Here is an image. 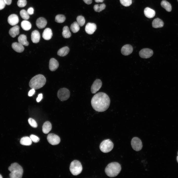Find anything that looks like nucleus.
<instances>
[{
	"label": "nucleus",
	"mask_w": 178,
	"mask_h": 178,
	"mask_svg": "<svg viewBox=\"0 0 178 178\" xmlns=\"http://www.w3.org/2000/svg\"><path fill=\"white\" fill-rule=\"evenodd\" d=\"M30 137L33 142L36 143L38 142L40 140V138L38 136L33 134H31L30 136Z\"/></svg>",
	"instance_id": "38"
},
{
	"label": "nucleus",
	"mask_w": 178,
	"mask_h": 178,
	"mask_svg": "<svg viewBox=\"0 0 178 178\" xmlns=\"http://www.w3.org/2000/svg\"><path fill=\"white\" fill-rule=\"evenodd\" d=\"M59 66V63L56 59L53 58L50 59L49 64V68L50 71H55L57 69Z\"/></svg>",
	"instance_id": "15"
},
{
	"label": "nucleus",
	"mask_w": 178,
	"mask_h": 178,
	"mask_svg": "<svg viewBox=\"0 0 178 178\" xmlns=\"http://www.w3.org/2000/svg\"><path fill=\"white\" fill-rule=\"evenodd\" d=\"M5 1L6 4L9 5H10L12 2V0H4Z\"/></svg>",
	"instance_id": "44"
},
{
	"label": "nucleus",
	"mask_w": 178,
	"mask_h": 178,
	"mask_svg": "<svg viewBox=\"0 0 178 178\" xmlns=\"http://www.w3.org/2000/svg\"><path fill=\"white\" fill-rule=\"evenodd\" d=\"M62 35L64 38H69L71 36L68 27L67 26H64L63 29Z\"/></svg>",
	"instance_id": "28"
},
{
	"label": "nucleus",
	"mask_w": 178,
	"mask_h": 178,
	"mask_svg": "<svg viewBox=\"0 0 178 178\" xmlns=\"http://www.w3.org/2000/svg\"><path fill=\"white\" fill-rule=\"evenodd\" d=\"M20 27L17 25H14L9 30V33L11 37L13 38L15 37L18 35L19 33Z\"/></svg>",
	"instance_id": "20"
},
{
	"label": "nucleus",
	"mask_w": 178,
	"mask_h": 178,
	"mask_svg": "<svg viewBox=\"0 0 178 178\" xmlns=\"http://www.w3.org/2000/svg\"><path fill=\"white\" fill-rule=\"evenodd\" d=\"M27 4V1L26 0H18L17 4L20 7H23L26 6Z\"/></svg>",
	"instance_id": "37"
},
{
	"label": "nucleus",
	"mask_w": 178,
	"mask_h": 178,
	"mask_svg": "<svg viewBox=\"0 0 178 178\" xmlns=\"http://www.w3.org/2000/svg\"><path fill=\"white\" fill-rule=\"evenodd\" d=\"M42 128L43 132L45 134H48L51 130V124L49 121H46L43 124Z\"/></svg>",
	"instance_id": "22"
},
{
	"label": "nucleus",
	"mask_w": 178,
	"mask_h": 178,
	"mask_svg": "<svg viewBox=\"0 0 178 178\" xmlns=\"http://www.w3.org/2000/svg\"><path fill=\"white\" fill-rule=\"evenodd\" d=\"M153 51L148 48L143 49L139 52L140 56L141 58L145 59L150 58L153 55Z\"/></svg>",
	"instance_id": "10"
},
{
	"label": "nucleus",
	"mask_w": 178,
	"mask_h": 178,
	"mask_svg": "<svg viewBox=\"0 0 178 178\" xmlns=\"http://www.w3.org/2000/svg\"><path fill=\"white\" fill-rule=\"evenodd\" d=\"M27 12L29 15H32L34 13V9L32 7H30L27 9Z\"/></svg>",
	"instance_id": "40"
},
{
	"label": "nucleus",
	"mask_w": 178,
	"mask_h": 178,
	"mask_svg": "<svg viewBox=\"0 0 178 178\" xmlns=\"http://www.w3.org/2000/svg\"><path fill=\"white\" fill-rule=\"evenodd\" d=\"M69 169L73 175L76 176L81 173L82 170V167L80 162L79 161L74 160L71 162Z\"/></svg>",
	"instance_id": "5"
},
{
	"label": "nucleus",
	"mask_w": 178,
	"mask_h": 178,
	"mask_svg": "<svg viewBox=\"0 0 178 178\" xmlns=\"http://www.w3.org/2000/svg\"><path fill=\"white\" fill-rule=\"evenodd\" d=\"M104 0H95V1L96 2H102Z\"/></svg>",
	"instance_id": "45"
},
{
	"label": "nucleus",
	"mask_w": 178,
	"mask_h": 178,
	"mask_svg": "<svg viewBox=\"0 0 178 178\" xmlns=\"http://www.w3.org/2000/svg\"><path fill=\"white\" fill-rule=\"evenodd\" d=\"M69 51V49L68 47L65 46L60 48L58 50L57 54L60 56H64L68 53Z\"/></svg>",
	"instance_id": "26"
},
{
	"label": "nucleus",
	"mask_w": 178,
	"mask_h": 178,
	"mask_svg": "<svg viewBox=\"0 0 178 178\" xmlns=\"http://www.w3.org/2000/svg\"><path fill=\"white\" fill-rule=\"evenodd\" d=\"M20 142V144L22 145L29 146L32 143V140L30 137L24 136L21 139Z\"/></svg>",
	"instance_id": "24"
},
{
	"label": "nucleus",
	"mask_w": 178,
	"mask_h": 178,
	"mask_svg": "<svg viewBox=\"0 0 178 178\" xmlns=\"http://www.w3.org/2000/svg\"><path fill=\"white\" fill-rule=\"evenodd\" d=\"M131 145L133 149L136 151L140 150L142 147V141L138 138L133 137L131 141Z\"/></svg>",
	"instance_id": "8"
},
{
	"label": "nucleus",
	"mask_w": 178,
	"mask_h": 178,
	"mask_svg": "<svg viewBox=\"0 0 178 178\" xmlns=\"http://www.w3.org/2000/svg\"><path fill=\"white\" fill-rule=\"evenodd\" d=\"M164 24L163 21L158 18L154 19L152 22V26L154 28L162 27L163 26Z\"/></svg>",
	"instance_id": "23"
},
{
	"label": "nucleus",
	"mask_w": 178,
	"mask_h": 178,
	"mask_svg": "<svg viewBox=\"0 0 178 178\" xmlns=\"http://www.w3.org/2000/svg\"><path fill=\"white\" fill-rule=\"evenodd\" d=\"M106 7V5L104 3L100 5L98 4L94 5L93 9L94 11L96 12H100L104 9Z\"/></svg>",
	"instance_id": "31"
},
{
	"label": "nucleus",
	"mask_w": 178,
	"mask_h": 178,
	"mask_svg": "<svg viewBox=\"0 0 178 178\" xmlns=\"http://www.w3.org/2000/svg\"><path fill=\"white\" fill-rule=\"evenodd\" d=\"M12 47L14 50L19 53L23 52L24 49L23 45L19 42L13 43L12 44Z\"/></svg>",
	"instance_id": "19"
},
{
	"label": "nucleus",
	"mask_w": 178,
	"mask_h": 178,
	"mask_svg": "<svg viewBox=\"0 0 178 178\" xmlns=\"http://www.w3.org/2000/svg\"><path fill=\"white\" fill-rule=\"evenodd\" d=\"M178 156L177 157V162L178 163Z\"/></svg>",
	"instance_id": "46"
},
{
	"label": "nucleus",
	"mask_w": 178,
	"mask_h": 178,
	"mask_svg": "<svg viewBox=\"0 0 178 178\" xmlns=\"http://www.w3.org/2000/svg\"><path fill=\"white\" fill-rule=\"evenodd\" d=\"M161 6L164 8L167 11L170 12L172 10V6L171 4L166 0H162L161 3Z\"/></svg>",
	"instance_id": "29"
},
{
	"label": "nucleus",
	"mask_w": 178,
	"mask_h": 178,
	"mask_svg": "<svg viewBox=\"0 0 178 178\" xmlns=\"http://www.w3.org/2000/svg\"><path fill=\"white\" fill-rule=\"evenodd\" d=\"M20 14L21 17L24 20H27L29 18V14L25 10H21L20 12Z\"/></svg>",
	"instance_id": "33"
},
{
	"label": "nucleus",
	"mask_w": 178,
	"mask_h": 178,
	"mask_svg": "<svg viewBox=\"0 0 178 178\" xmlns=\"http://www.w3.org/2000/svg\"><path fill=\"white\" fill-rule=\"evenodd\" d=\"M2 176L0 174V178H2Z\"/></svg>",
	"instance_id": "47"
},
{
	"label": "nucleus",
	"mask_w": 178,
	"mask_h": 178,
	"mask_svg": "<svg viewBox=\"0 0 178 178\" xmlns=\"http://www.w3.org/2000/svg\"><path fill=\"white\" fill-rule=\"evenodd\" d=\"M66 17L63 15H58L55 17V21L58 23H62L64 22L66 20Z\"/></svg>",
	"instance_id": "32"
},
{
	"label": "nucleus",
	"mask_w": 178,
	"mask_h": 178,
	"mask_svg": "<svg viewBox=\"0 0 178 178\" xmlns=\"http://www.w3.org/2000/svg\"><path fill=\"white\" fill-rule=\"evenodd\" d=\"M47 24V21L43 17H40L38 18L36 22L37 26L40 29L44 28Z\"/></svg>",
	"instance_id": "16"
},
{
	"label": "nucleus",
	"mask_w": 178,
	"mask_h": 178,
	"mask_svg": "<svg viewBox=\"0 0 178 178\" xmlns=\"http://www.w3.org/2000/svg\"><path fill=\"white\" fill-rule=\"evenodd\" d=\"M28 121L29 125L32 127L36 128L37 127V124L36 121L32 118H30L28 120Z\"/></svg>",
	"instance_id": "36"
},
{
	"label": "nucleus",
	"mask_w": 178,
	"mask_h": 178,
	"mask_svg": "<svg viewBox=\"0 0 178 178\" xmlns=\"http://www.w3.org/2000/svg\"><path fill=\"white\" fill-rule=\"evenodd\" d=\"M70 29L73 32L76 33L79 30V25L77 22H75L71 25Z\"/></svg>",
	"instance_id": "30"
},
{
	"label": "nucleus",
	"mask_w": 178,
	"mask_h": 178,
	"mask_svg": "<svg viewBox=\"0 0 178 178\" xmlns=\"http://www.w3.org/2000/svg\"></svg>",
	"instance_id": "48"
},
{
	"label": "nucleus",
	"mask_w": 178,
	"mask_h": 178,
	"mask_svg": "<svg viewBox=\"0 0 178 178\" xmlns=\"http://www.w3.org/2000/svg\"><path fill=\"white\" fill-rule=\"evenodd\" d=\"M8 170L11 172L9 174L10 178H21L23 170L22 167L18 164L14 163L11 164L8 168Z\"/></svg>",
	"instance_id": "4"
},
{
	"label": "nucleus",
	"mask_w": 178,
	"mask_h": 178,
	"mask_svg": "<svg viewBox=\"0 0 178 178\" xmlns=\"http://www.w3.org/2000/svg\"><path fill=\"white\" fill-rule=\"evenodd\" d=\"M110 103V100L108 96L103 92H99L95 94L91 101L92 108L98 112H102L106 110L109 106Z\"/></svg>",
	"instance_id": "1"
},
{
	"label": "nucleus",
	"mask_w": 178,
	"mask_h": 178,
	"mask_svg": "<svg viewBox=\"0 0 178 178\" xmlns=\"http://www.w3.org/2000/svg\"><path fill=\"white\" fill-rule=\"evenodd\" d=\"M6 4L4 0H0V10L3 9L5 6Z\"/></svg>",
	"instance_id": "39"
},
{
	"label": "nucleus",
	"mask_w": 178,
	"mask_h": 178,
	"mask_svg": "<svg viewBox=\"0 0 178 178\" xmlns=\"http://www.w3.org/2000/svg\"><path fill=\"white\" fill-rule=\"evenodd\" d=\"M121 170L120 165L116 162H112L107 166L105 169V173L107 176L110 177L117 176Z\"/></svg>",
	"instance_id": "3"
},
{
	"label": "nucleus",
	"mask_w": 178,
	"mask_h": 178,
	"mask_svg": "<svg viewBox=\"0 0 178 178\" xmlns=\"http://www.w3.org/2000/svg\"><path fill=\"white\" fill-rule=\"evenodd\" d=\"M113 144L110 139H106L103 141L100 145L101 151L104 153H107L111 151L113 149Z\"/></svg>",
	"instance_id": "6"
},
{
	"label": "nucleus",
	"mask_w": 178,
	"mask_h": 178,
	"mask_svg": "<svg viewBox=\"0 0 178 178\" xmlns=\"http://www.w3.org/2000/svg\"><path fill=\"white\" fill-rule=\"evenodd\" d=\"M31 41L33 43H38L40 41V38L39 32L36 30L33 31L31 34Z\"/></svg>",
	"instance_id": "17"
},
{
	"label": "nucleus",
	"mask_w": 178,
	"mask_h": 178,
	"mask_svg": "<svg viewBox=\"0 0 178 178\" xmlns=\"http://www.w3.org/2000/svg\"><path fill=\"white\" fill-rule=\"evenodd\" d=\"M7 21L8 23L10 25L14 26L19 22V20L17 15L13 14L9 16L8 18Z\"/></svg>",
	"instance_id": "14"
},
{
	"label": "nucleus",
	"mask_w": 178,
	"mask_h": 178,
	"mask_svg": "<svg viewBox=\"0 0 178 178\" xmlns=\"http://www.w3.org/2000/svg\"><path fill=\"white\" fill-rule=\"evenodd\" d=\"M96 25L94 23H88L85 27V30L87 34H93L96 29Z\"/></svg>",
	"instance_id": "13"
},
{
	"label": "nucleus",
	"mask_w": 178,
	"mask_h": 178,
	"mask_svg": "<svg viewBox=\"0 0 178 178\" xmlns=\"http://www.w3.org/2000/svg\"><path fill=\"white\" fill-rule=\"evenodd\" d=\"M46 79L45 77L42 74L37 75L30 80L29 86L31 89H38L43 87L45 84Z\"/></svg>",
	"instance_id": "2"
},
{
	"label": "nucleus",
	"mask_w": 178,
	"mask_h": 178,
	"mask_svg": "<svg viewBox=\"0 0 178 178\" xmlns=\"http://www.w3.org/2000/svg\"><path fill=\"white\" fill-rule=\"evenodd\" d=\"M84 2L86 4H90L92 3V0H83Z\"/></svg>",
	"instance_id": "43"
},
{
	"label": "nucleus",
	"mask_w": 178,
	"mask_h": 178,
	"mask_svg": "<svg viewBox=\"0 0 178 178\" xmlns=\"http://www.w3.org/2000/svg\"><path fill=\"white\" fill-rule=\"evenodd\" d=\"M70 92L69 90L66 88L60 89L58 90L57 96L61 101H63L68 99L70 96Z\"/></svg>",
	"instance_id": "7"
},
{
	"label": "nucleus",
	"mask_w": 178,
	"mask_h": 178,
	"mask_svg": "<svg viewBox=\"0 0 178 178\" xmlns=\"http://www.w3.org/2000/svg\"><path fill=\"white\" fill-rule=\"evenodd\" d=\"M102 85V83L100 79H96L91 86V93L93 94L95 93L100 89Z\"/></svg>",
	"instance_id": "11"
},
{
	"label": "nucleus",
	"mask_w": 178,
	"mask_h": 178,
	"mask_svg": "<svg viewBox=\"0 0 178 178\" xmlns=\"http://www.w3.org/2000/svg\"><path fill=\"white\" fill-rule=\"evenodd\" d=\"M52 36L51 30L49 28H46L44 30L42 34V37L45 40H48L50 39Z\"/></svg>",
	"instance_id": "18"
},
{
	"label": "nucleus",
	"mask_w": 178,
	"mask_h": 178,
	"mask_svg": "<svg viewBox=\"0 0 178 178\" xmlns=\"http://www.w3.org/2000/svg\"><path fill=\"white\" fill-rule=\"evenodd\" d=\"M18 42L23 45L28 46L29 44V42L27 40V37L24 34H21L18 38Z\"/></svg>",
	"instance_id": "25"
},
{
	"label": "nucleus",
	"mask_w": 178,
	"mask_h": 178,
	"mask_svg": "<svg viewBox=\"0 0 178 178\" xmlns=\"http://www.w3.org/2000/svg\"><path fill=\"white\" fill-rule=\"evenodd\" d=\"M21 26L24 30L28 31L31 27V24L29 21L26 20L22 21L21 22Z\"/></svg>",
	"instance_id": "27"
},
{
	"label": "nucleus",
	"mask_w": 178,
	"mask_h": 178,
	"mask_svg": "<svg viewBox=\"0 0 178 178\" xmlns=\"http://www.w3.org/2000/svg\"><path fill=\"white\" fill-rule=\"evenodd\" d=\"M133 48L132 46L129 44L124 45L122 47L121 52L122 54L125 56H128L131 54L133 52Z\"/></svg>",
	"instance_id": "12"
},
{
	"label": "nucleus",
	"mask_w": 178,
	"mask_h": 178,
	"mask_svg": "<svg viewBox=\"0 0 178 178\" xmlns=\"http://www.w3.org/2000/svg\"><path fill=\"white\" fill-rule=\"evenodd\" d=\"M35 92V89H32L29 92L28 95L29 96H32L34 93Z\"/></svg>",
	"instance_id": "41"
},
{
	"label": "nucleus",
	"mask_w": 178,
	"mask_h": 178,
	"mask_svg": "<svg viewBox=\"0 0 178 178\" xmlns=\"http://www.w3.org/2000/svg\"><path fill=\"white\" fill-rule=\"evenodd\" d=\"M47 139L48 142L52 145H57L60 141V137L58 135L52 133L48 134L47 136Z\"/></svg>",
	"instance_id": "9"
},
{
	"label": "nucleus",
	"mask_w": 178,
	"mask_h": 178,
	"mask_svg": "<svg viewBox=\"0 0 178 178\" xmlns=\"http://www.w3.org/2000/svg\"><path fill=\"white\" fill-rule=\"evenodd\" d=\"M144 13L145 16L149 18H153L155 15V11L148 7L145 8L144 10Z\"/></svg>",
	"instance_id": "21"
},
{
	"label": "nucleus",
	"mask_w": 178,
	"mask_h": 178,
	"mask_svg": "<svg viewBox=\"0 0 178 178\" xmlns=\"http://www.w3.org/2000/svg\"><path fill=\"white\" fill-rule=\"evenodd\" d=\"M77 22L79 26H82L85 24V19L84 17L82 16H78L76 18Z\"/></svg>",
	"instance_id": "34"
},
{
	"label": "nucleus",
	"mask_w": 178,
	"mask_h": 178,
	"mask_svg": "<svg viewBox=\"0 0 178 178\" xmlns=\"http://www.w3.org/2000/svg\"><path fill=\"white\" fill-rule=\"evenodd\" d=\"M43 97V94L41 93L38 94V97L36 99L37 101L38 102H40L42 99Z\"/></svg>",
	"instance_id": "42"
},
{
	"label": "nucleus",
	"mask_w": 178,
	"mask_h": 178,
	"mask_svg": "<svg viewBox=\"0 0 178 178\" xmlns=\"http://www.w3.org/2000/svg\"><path fill=\"white\" fill-rule=\"evenodd\" d=\"M121 4L125 6H128L130 5L132 3V0H120Z\"/></svg>",
	"instance_id": "35"
}]
</instances>
